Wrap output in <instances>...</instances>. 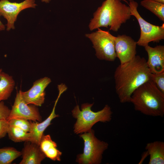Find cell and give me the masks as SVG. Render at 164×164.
Segmentation results:
<instances>
[{"label":"cell","mask_w":164,"mask_h":164,"mask_svg":"<svg viewBox=\"0 0 164 164\" xmlns=\"http://www.w3.org/2000/svg\"><path fill=\"white\" fill-rule=\"evenodd\" d=\"M151 73L144 57L136 55L116 68L114 75L116 93L121 103L130 102L134 91L151 80Z\"/></svg>","instance_id":"1"},{"label":"cell","mask_w":164,"mask_h":164,"mask_svg":"<svg viewBox=\"0 0 164 164\" xmlns=\"http://www.w3.org/2000/svg\"><path fill=\"white\" fill-rule=\"evenodd\" d=\"M129 6L119 0H105L93 14L88 26L90 31L101 27L117 32L131 17Z\"/></svg>","instance_id":"2"},{"label":"cell","mask_w":164,"mask_h":164,"mask_svg":"<svg viewBox=\"0 0 164 164\" xmlns=\"http://www.w3.org/2000/svg\"><path fill=\"white\" fill-rule=\"evenodd\" d=\"M130 102L135 109L142 114L154 117L164 115V94L152 81H148L133 93Z\"/></svg>","instance_id":"3"},{"label":"cell","mask_w":164,"mask_h":164,"mask_svg":"<svg viewBox=\"0 0 164 164\" xmlns=\"http://www.w3.org/2000/svg\"><path fill=\"white\" fill-rule=\"evenodd\" d=\"M93 104V103L83 104L81 110L77 105L72 111L73 117L77 119L74 126L75 134L88 132L96 123L109 122L111 120L112 112L109 106L106 105L101 110L94 112L91 108Z\"/></svg>","instance_id":"4"},{"label":"cell","mask_w":164,"mask_h":164,"mask_svg":"<svg viewBox=\"0 0 164 164\" xmlns=\"http://www.w3.org/2000/svg\"><path fill=\"white\" fill-rule=\"evenodd\" d=\"M80 136L84 141V147L83 153L77 156V162L82 164L101 163L102 155L108 148V143L97 138L92 129Z\"/></svg>","instance_id":"5"},{"label":"cell","mask_w":164,"mask_h":164,"mask_svg":"<svg viewBox=\"0 0 164 164\" xmlns=\"http://www.w3.org/2000/svg\"><path fill=\"white\" fill-rule=\"evenodd\" d=\"M130 9L131 15L137 19L140 29L139 38L137 42V45L145 47L151 42L159 43L164 39V23L161 26L154 25L144 19L138 12V3L134 0L128 4Z\"/></svg>","instance_id":"6"},{"label":"cell","mask_w":164,"mask_h":164,"mask_svg":"<svg viewBox=\"0 0 164 164\" xmlns=\"http://www.w3.org/2000/svg\"><path fill=\"white\" fill-rule=\"evenodd\" d=\"M91 33L85 35L91 42L96 51V56L99 59L113 61L116 57L114 36L108 31L100 28Z\"/></svg>","instance_id":"7"},{"label":"cell","mask_w":164,"mask_h":164,"mask_svg":"<svg viewBox=\"0 0 164 164\" xmlns=\"http://www.w3.org/2000/svg\"><path fill=\"white\" fill-rule=\"evenodd\" d=\"M35 0H25L22 2H12L9 0H0V15L7 21L6 30L14 29L15 22L22 10L29 8H36Z\"/></svg>","instance_id":"8"},{"label":"cell","mask_w":164,"mask_h":164,"mask_svg":"<svg viewBox=\"0 0 164 164\" xmlns=\"http://www.w3.org/2000/svg\"><path fill=\"white\" fill-rule=\"evenodd\" d=\"M21 90L17 93L13 105L7 120L20 118L34 121L41 122L42 117L36 106L27 104L23 99Z\"/></svg>","instance_id":"9"},{"label":"cell","mask_w":164,"mask_h":164,"mask_svg":"<svg viewBox=\"0 0 164 164\" xmlns=\"http://www.w3.org/2000/svg\"><path fill=\"white\" fill-rule=\"evenodd\" d=\"M115 50L121 64L126 63L136 56L137 42L131 37L125 35L114 36Z\"/></svg>","instance_id":"10"},{"label":"cell","mask_w":164,"mask_h":164,"mask_svg":"<svg viewBox=\"0 0 164 164\" xmlns=\"http://www.w3.org/2000/svg\"><path fill=\"white\" fill-rule=\"evenodd\" d=\"M51 82L49 78L45 77L36 80L27 91H21L22 97L25 102L28 104L41 106L44 102L45 90Z\"/></svg>","instance_id":"11"},{"label":"cell","mask_w":164,"mask_h":164,"mask_svg":"<svg viewBox=\"0 0 164 164\" xmlns=\"http://www.w3.org/2000/svg\"><path fill=\"white\" fill-rule=\"evenodd\" d=\"M147 53V65L152 73L164 71V46L159 45L152 47L148 45L144 47Z\"/></svg>","instance_id":"12"},{"label":"cell","mask_w":164,"mask_h":164,"mask_svg":"<svg viewBox=\"0 0 164 164\" xmlns=\"http://www.w3.org/2000/svg\"><path fill=\"white\" fill-rule=\"evenodd\" d=\"M62 93V91H59L58 96L53 110L50 115L45 120L40 122L30 121L31 127L29 132L30 136L29 142L39 145L45 130L51 124V122L53 119L58 117V115L55 113V108L59 99Z\"/></svg>","instance_id":"13"},{"label":"cell","mask_w":164,"mask_h":164,"mask_svg":"<svg viewBox=\"0 0 164 164\" xmlns=\"http://www.w3.org/2000/svg\"><path fill=\"white\" fill-rule=\"evenodd\" d=\"M21 152L22 159L19 164H40L46 157L39 145L26 142Z\"/></svg>","instance_id":"14"},{"label":"cell","mask_w":164,"mask_h":164,"mask_svg":"<svg viewBox=\"0 0 164 164\" xmlns=\"http://www.w3.org/2000/svg\"><path fill=\"white\" fill-rule=\"evenodd\" d=\"M39 146L46 157L53 161H60L62 152L57 149L56 143L52 140L50 135H43Z\"/></svg>","instance_id":"15"},{"label":"cell","mask_w":164,"mask_h":164,"mask_svg":"<svg viewBox=\"0 0 164 164\" xmlns=\"http://www.w3.org/2000/svg\"><path fill=\"white\" fill-rule=\"evenodd\" d=\"M145 149L149 155V164H164V142L155 141L147 143Z\"/></svg>","instance_id":"16"},{"label":"cell","mask_w":164,"mask_h":164,"mask_svg":"<svg viewBox=\"0 0 164 164\" xmlns=\"http://www.w3.org/2000/svg\"><path fill=\"white\" fill-rule=\"evenodd\" d=\"M15 85V82L12 77L2 71L0 74V102L9 98Z\"/></svg>","instance_id":"17"},{"label":"cell","mask_w":164,"mask_h":164,"mask_svg":"<svg viewBox=\"0 0 164 164\" xmlns=\"http://www.w3.org/2000/svg\"><path fill=\"white\" fill-rule=\"evenodd\" d=\"M140 5L164 22V4L152 0H143L141 1Z\"/></svg>","instance_id":"18"},{"label":"cell","mask_w":164,"mask_h":164,"mask_svg":"<svg viewBox=\"0 0 164 164\" xmlns=\"http://www.w3.org/2000/svg\"><path fill=\"white\" fill-rule=\"evenodd\" d=\"M22 155L21 152L12 147L0 149V164H10Z\"/></svg>","instance_id":"19"},{"label":"cell","mask_w":164,"mask_h":164,"mask_svg":"<svg viewBox=\"0 0 164 164\" xmlns=\"http://www.w3.org/2000/svg\"><path fill=\"white\" fill-rule=\"evenodd\" d=\"M7 134L9 138L15 142L30 141L29 132L16 127L9 126Z\"/></svg>","instance_id":"20"},{"label":"cell","mask_w":164,"mask_h":164,"mask_svg":"<svg viewBox=\"0 0 164 164\" xmlns=\"http://www.w3.org/2000/svg\"><path fill=\"white\" fill-rule=\"evenodd\" d=\"M9 126L19 128L27 132H29L30 130V121L20 118H14L8 121Z\"/></svg>","instance_id":"21"},{"label":"cell","mask_w":164,"mask_h":164,"mask_svg":"<svg viewBox=\"0 0 164 164\" xmlns=\"http://www.w3.org/2000/svg\"><path fill=\"white\" fill-rule=\"evenodd\" d=\"M151 80L157 88L164 94V71L158 73H152Z\"/></svg>","instance_id":"22"},{"label":"cell","mask_w":164,"mask_h":164,"mask_svg":"<svg viewBox=\"0 0 164 164\" xmlns=\"http://www.w3.org/2000/svg\"><path fill=\"white\" fill-rule=\"evenodd\" d=\"M10 111L11 109L5 104L3 101L0 102V120L7 119Z\"/></svg>","instance_id":"23"},{"label":"cell","mask_w":164,"mask_h":164,"mask_svg":"<svg viewBox=\"0 0 164 164\" xmlns=\"http://www.w3.org/2000/svg\"><path fill=\"white\" fill-rule=\"evenodd\" d=\"M9 126L7 119L0 120V138L4 137L8 133Z\"/></svg>","instance_id":"24"},{"label":"cell","mask_w":164,"mask_h":164,"mask_svg":"<svg viewBox=\"0 0 164 164\" xmlns=\"http://www.w3.org/2000/svg\"><path fill=\"white\" fill-rule=\"evenodd\" d=\"M5 29V25L2 23L0 20V31L4 30Z\"/></svg>","instance_id":"25"},{"label":"cell","mask_w":164,"mask_h":164,"mask_svg":"<svg viewBox=\"0 0 164 164\" xmlns=\"http://www.w3.org/2000/svg\"><path fill=\"white\" fill-rule=\"evenodd\" d=\"M152 0L164 4V0Z\"/></svg>","instance_id":"26"},{"label":"cell","mask_w":164,"mask_h":164,"mask_svg":"<svg viewBox=\"0 0 164 164\" xmlns=\"http://www.w3.org/2000/svg\"><path fill=\"white\" fill-rule=\"evenodd\" d=\"M41 1L43 2H45L46 3H49L51 0H41Z\"/></svg>","instance_id":"27"},{"label":"cell","mask_w":164,"mask_h":164,"mask_svg":"<svg viewBox=\"0 0 164 164\" xmlns=\"http://www.w3.org/2000/svg\"><path fill=\"white\" fill-rule=\"evenodd\" d=\"M119 0L121 1H124L125 2H126V3H127L128 4V1H129V2L133 1L134 0Z\"/></svg>","instance_id":"28"},{"label":"cell","mask_w":164,"mask_h":164,"mask_svg":"<svg viewBox=\"0 0 164 164\" xmlns=\"http://www.w3.org/2000/svg\"><path fill=\"white\" fill-rule=\"evenodd\" d=\"M2 71V70L1 69H0V74L1 73V72Z\"/></svg>","instance_id":"29"}]
</instances>
